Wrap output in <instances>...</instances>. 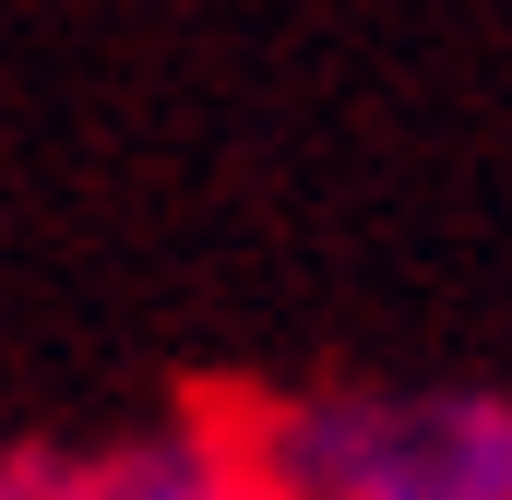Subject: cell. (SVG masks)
I'll use <instances>...</instances> for the list:
<instances>
[{"label": "cell", "mask_w": 512, "mask_h": 500, "mask_svg": "<svg viewBox=\"0 0 512 500\" xmlns=\"http://www.w3.org/2000/svg\"><path fill=\"white\" fill-rule=\"evenodd\" d=\"M274 500H512V393L441 370H322L239 405Z\"/></svg>", "instance_id": "cell-1"}, {"label": "cell", "mask_w": 512, "mask_h": 500, "mask_svg": "<svg viewBox=\"0 0 512 500\" xmlns=\"http://www.w3.org/2000/svg\"><path fill=\"white\" fill-rule=\"evenodd\" d=\"M24 500H274L239 405H179L84 453H24Z\"/></svg>", "instance_id": "cell-2"}, {"label": "cell", "mask_w": 512, "mask_h": 500, "mask_svg": "<svg viewBox=\"0 0 512 500\" xmlns=\"http://www.w3.org/2000/svg\"><path fill=\"white\" fill-rule=\"evenodd\" d=\"M0 500H24V465H0Z\"/></svg>", "instance_id": "cell-3"}]
</instances>
